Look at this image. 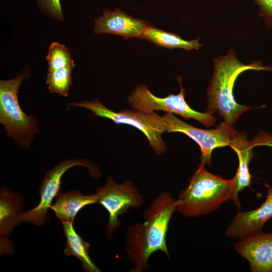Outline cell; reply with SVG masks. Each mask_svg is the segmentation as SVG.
<instances>
[{"instance_id":"obj_14","label":"cell","mask_w":272,"mask_h":272,"mask_svg":"<svg viewBox=\"0 0 272 272\" xmlns=\"http://www.w3.org/2000/svg\"><path fill=\"white\" fill-rule=\"evenodd\" d=\"M97 194L83 195L78 190L59 192L55 202L50 207L56 217L61 222H73L77 214L85 207L98 203Z\"/></svg>"},{"instance_id":"obj_1","label":"cell","mask_w":272,"mask_h":272,"mask_svg":"<svg viewBox=\"0 0 272 272\" xmlns=\"http://www.w3.org/2000/svg\"><path fill=\"white\" fill-rule=\"evenodd\" d=\"M176 201L171 194L164 192L158 195L143 213L145 222L130 225L125 241L133 272L147 270L150 256L158 251L169 258L166 237L170 219L176 210Z\"/></svg>"},{"instance_id":"obj_17","label":"cell","mask_w":272,"mask_h":272,"mask_svg":"<svg viewBox=\"0 0 272 272\" xmlns=\"http://www.w3.org/2000/svg\"><path fill=\"white\" fill-rule=\"evenodd\" d=\"M141 39L146 40L158 47L169 49L182 48L191 51L197 50L202 46V44L198 42L199 38L192 40H185L177 34L165 31L152 25L145 30Z\"/></svg>"},{"instance_id":"obj_11","label":"cell","mask_w":272,"mask_h":272,"mask_svg":"<svg viewBox=\"0 0 272 272\" xmlns=\"http://www.w3.org/2000/svg\"><path fill=\"white\" fill-rule=\"evenodd\" d=\"M94 33L119 35L125 39H141L145 30L151 24L123 12L120 8L104 10L102 16L95 19Z\"/></svg>"},{"instance_id":"obj_19","label":"cell","mask_w":272,"mask_h":272,"mask_svg":"<svg viewBox=\"0 0 272 272\" xmlns=\"http://www.w3.org/2000/svg\"><path fill=\"white\" fill-rule=\"evenodd\" d=\"M48 71L64 67L74 64L71 54L67 48L63 44L53 42L48 50L46 56Z\"/></svg>"},{"instance_id":"obj_21","label":"cell","mask_w":272,"mask_h":272,"mask_svg":"<svg viewBox=\"0 0 272 272\" xmlns=\"http://www.w3.org/2000/svg\"><path fill=\"white\" fill-rule=\"evenodd\" d=\"M258 7V15L262 17L268 28H272V0H253Z\"/></svg>"},{"instance_id":"obj_18","label":"cell","mask_w":272,"mask_h":272,"mask_svg":"<svg viewBox=\"0 0 272 272\" xmlns=\"http://www.w3.org/2000/svg\"><path fill=\"white\" fill-rule=\"evenodd\" d=\"M75 63L58 69L48 71L46 84L50 93H55L62 96H67L72 85V72Z\"/></svg>"},{"instance_id":"obj_2","label":"cell","mask_w":272,"mask_h":272,"mask_svg":"<svg viewBox=\"0 0 272 272\" xmlns=\"http://www.w3.org/2000/svg\"><path fill=\"white\" fill-rule=\"evenodd\" d=\"M214 71L207 89L208 107L206 112L217 113L227 123L233 125L250 107L237 103L233 88L235 81L242 72L251 70L272 71V67L264 66L260 61L246 64L236 57L235 51L214 59Z\"/></svg>"},{"instance_id":"obj_6","label":"cell","mask_w":272,"mask_h":272,"mask_svg":"<svg viewBox=\"0 0 272 272\" xmlns=\"http://www.w3.org/2000/svg\"><path fill=\"white\" fill-rule=\"evenodd\" d=\"M163 116L166 132L183 133L199 145L200 163L205 165H211L212 152L215 149L229 146L233 149L247 137L244 132L238 131L225 121L220 123L214 129H202L186 123L172 113H167Z\"/></svg>"},{"instance_id":"obj_10","label":"cell","mask_w":272,"mask_h":272,"mask_svg":"<svg viewBox=\"0 0 272 272\" xmlns=\"http://www.w3.org/2000/svg\"><path fill=\"white\" fill-rule=\"evenodd\" d=\"M264 201L257 209L239 212L225 231L231 239H240L262 232L265 223L272 217V185L266 184Z\"/></svg>"},{"instance_id":"obj_20","label":"cell","mask_w":272,"mask_h":272,"mask_svg":"<svg viewBox=\"0 0 272 272\" xmlns=\"http://www.w3.org/2000/svg\"><path fill=\"white\" fill-rule=\"evenodd\" d=\"M43 9L55 19L62 21L63 14L60 0H38Z\"/></svg>"},{"instance_id":"obj_22","label":"cell","mask_w":272,"mask_h":272,"mask_svg":"<svg viewBox=\"0 0 272 272\" xmlns=\"http://www.w3.org/2000/svg\"><path fill=\"white\" fill-rule=\"evenodd\" d=\"M250 143L253 147L265 146L272 148V135L260 130L254 136Z\"/></svg>"},{"instance_id":"obj_9","label":"cell","mask_w":272,"mask_h":272,"mask_svg":"<svg viewBox=\"0 0 272 272\" xmlns=\"http://www.w3.org/2000/svg\"><path fill=\"white\" fill-rule=\"evenodd\" d=\"M100 203L109 214L106 227L108 239L120 226L118 218L131 208H139L145 202L144 197L137 186L130 180L118 184L108 177L106 183L96 190Z\"/></svg>"},{"instance_id":"obj_8","label":"cell","mask_w":272,"mask_h":272,"mask_svg":"<svg viewBox=\"0 0 272 272\" xmlns=\"http://www.w3.org/2000/svg\"><path fill=\"white\" fill-rule=\"evenodd\" d=\"M78 166L87 167L92 176L95 178L100 177L98 167L88 160L71 159L59 162L46 173L39 188L38 205L31 210L23 212L21 222L31 223L38 226L44 225L49 219L47 212L54 198L59 192L63 175L69 169Z\"/></svg>"},{"instance_id":"obj_13","label":"cell","mask_w":272,"mask_h":272,"mask_svg":"<svg viewBox=\"0 0 272 272\" xmlns=\"http://www.w3.org/2000/svg\"><path fill=\"white\" fill-rule=\"evenodd\" d=\"M236 252L249 262L252 272H272V233L263 232L233 244Z\"/></svg>"},{"instance_id":"obj_3","label":"cell","mask_w":272,"mask_h":272,"mask_svg":"<svg viewBox=\"0 0 272 272\" xmlns=\"http://www.w3.org/2000/svg\"><path fill=\"white\" fill-rule=\"evenodd\" d=\"M200 163L188 185L178 194L176 209L187 217H198L218 210L231 199L232 179L227 180L208 172Z\"/></svg>"},{"instance_id":"obj_12","label":"cell","mask_w":272,"mask_h":272,"mask_svg":"<svg viewBox=\"0 0 272 272\" xmlns=\"http://www.w3.org/2000/svg\"><path fill=\"white\" fill-rule=\"evenodd\" d=\"M23 197L14 191L2 187L0 190V254L2 256L13 253L15 248L9 239L13 229L21 222L24 207Z\"/></svg>"},{"instance_id":"obj_7","label":"cell","mask_w":272,"mask_h":272,"mask_svg":"<svg viewBox=\"0 0 272 272\" xmlns=\"http://www.w3.org/2000/svg\"><path fill=\"white\" fill-rule=\"evenodd\" d=\"M180 92L176 95L170 94L164 98L154 95L145 84L138 86L128 97L130 105L140 111L150 113L155 111H164L167 113H174L184 118L193 119L206 127L215 124V118L212 114L200 112L192 109L185 100V90L179 77Z\"/></svg>"},{"instance_id":"obj_15","label":"cell","mask_w":272,"mask_h":272,"mask_svg":"<svg viewBox=\"0 0 272 272\" xmlns=\"http://www.w3.org/2000/svg\"><path fill=\"white\" fill-rule=\"evenodd\" d=\"M250 141L247 138L241 141L233 150L237 154L239 166L236 173L232 178L233 186L231 199L239 209L240 204L238 199V193L245 187L250 185L251 176L249 172V164L253 156V148Z\"/></svg>"},{"instance_id":"obj_4","label":"cell","mask_w":272,"mask_h":272,"mask_svg":"<svg viewBox=\"0 0 272 272\" xmlns=\"http://www.w3.org/2000/svg\"><path fill=\"white\" fill-rule=\"evenodd\" d=\"M28 76L23 72L15 78L0 81V123L7 136L22 148L28 147L38 132V120L22 110L18 101L19 88Z\"/></svg>"},{"instance_id":"obj_16","label":"cell","mask_w":272,"mask_h":272,"mask_svg":"<svg viewBox=\"0 0 272 272\" xmlns=\"http://www.w3.org/2000/svg\"><path fill=\"white\" fill-rule=\"evenodd\" d=\"M73 222H62L63 231L66 239L64 254L74 256L80 261L84 270L87 272H100L101 270L94 263L89 254L90 244L77 233Z\"/></svg>"},{"instance_id":"obj_5","label":"cell","mask_w":272,"mask_h":272,"mask_svg":"<svg viewBox=\"0 0 272 272\" xmlns=\"http://www.w3.org/2000/svg\"><path fill=\"white\" fill-rule=\"evenodd\" d=\"M67 105L89 109L94 116L109 119L116 124L135 127L145 135L149 145L158 155L162 154L166 149V145L162 138V133L166 132V125L163 116L154 112L147 113L129 109L115 112L97 99L72 102Z\"/></svg>"}]
</instances>
